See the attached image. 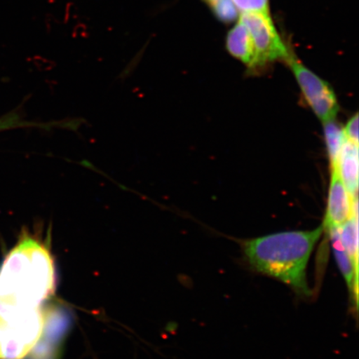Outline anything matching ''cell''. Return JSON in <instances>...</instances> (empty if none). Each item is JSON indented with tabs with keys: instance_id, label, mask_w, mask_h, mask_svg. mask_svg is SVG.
Wrapping results in <instances>:
<instances>
[{
	"instance_id": "5b68a950",
	"label": "cell",
	"mask_w": 359,
	"mask_h": 359,
	"mask_svg": "<svg viewBox=\"0 0 359 359\" xmlns=\"http://www.w3.org/2000/svg\"><path fill=\"white\" fill-rule=\"evenodd\" d=\"M287 64L291 67L308 104L323 123L334 121L339 106L334 90L325 81L305 67L294 55Z\"/></svg>"
},
{
	"instance_id": "6da1fadb",
	"label": "cell",
	"mask_w": 359,
	"mask_h": 359,
	"mask_svg": "<svg viewBox=\"0 0 359 359\" xmlns=\"http://www.w3.org/2000/svg\"><path fill=\"white\" fill-rule=\"evenodd\" d=\"M55 282L50 251L24 233L0 264V311L40 308L55 293Z\"/></svg>"
},
{
	"instance_id": "52a82bcc",
	"label": "cell",
	"mask_w": 359,
	"mask_h": 359,
	"mask_svg": "<svg viewBox=\"0 0 359 359\" xmlns=\"http://www.w3.org/2000/svg\"><path fill=\"white\" fill-rule=\"evenodd\" d=\"M336 168L350 196L358 198V145L345 138Z\"/></svg>"
},
{
	"instance_id": "2e32d148",
	"label": "cell",
	"mask_w": 359,
	"mask_h": 359,
	"mask_svg": "<svg viewBox=\"0 0 359 359\" xmlns=\"http://www.w3.org/2000/svg\"><path fill=\"white\" fill-rule=\"evenodd\" d=\"M205 1L206 3H208L210 4V6H213V4L215 3V2H217L218 0H205Z\"/></svg>"
},
{
	"instance_id": "9a60e30c",
	"label": "cell",
	"mask_w": 359,
	"mask_h": 359,
	"mask_svg": "<svg viewBox=\"0 0 359 359\" xmlns=\"http://www.w3.org/2000/svg\"><path fill=\"white\" fill-rule=\"evenodd\" d=\"M345 138L348 141L358 145V115L355 114L350 119L343 129Z\"/></svg>"
},
{
	"instance_id": "7a4b0ae2",
	"label": "cell",
	"mask_w": 359,
	"mask_h": 359,
	"mask_svg": "<svg viewBox=\"0 0 359 359\" xmlns=\"http://www.w3.org/2000/svg\"><path fill=\"white\" fill-rule=\"evenodd\" d=\"M323 233L322 226L312 231L279 232L245 241L242 246L247 262L255 271L307 296L311 294L308 264Z\"/></svg>"
},
{
	"instance_id": "5bb4252c",
	"label": "cell",
	"mask_w": 359,
	"mask_h": 359,
	"mask_svg": "<svg viewBox=\"0 0 359 359\" xmlns=\"http://www.w3.org/2000/svg\"><path fill=\"white\" fill-rule=\"evenodd\" d=\"M232 2L243 13H269V0H232Z\"/></svg>"
},
{
	"instance_id": "4fadbf2b",
	"label": "cell",
	"mask_w": 359,
	"mask_h": 359,
	"mask_svg": "<svg viewBox=\"0 0 359 359\" xmlns=\"http://www.w3.org/2000/svg\"><path fill=\"white\" fill-rule=\"evenodd\" d=\"M212 7L215 15L223 22H233L237 19L238 15H239L238 8L232 0H218Z\"/></svg>"
},
{
	"instance_id": "7c38bea8",
	"label": "cell",
	"mask_w": 359,
	"mask_h": 359,
	"mask_svg": "<svg viewBox=\"0 0 359 359\" xmlns=\"http://www.w3.org/2000/svg\"><path fill=\"white\" fill-rule=\"evenodd\" d=\"M324 124L327 151L330 156L331 168H336L345 141L343 128H341L334 121Z\"/></svg>"
},
{
	"instance_id": "8fae6325",
	"label": "cell",
	"mask_w": 359,
	"mask_h": 359,
	"mask_svg": "<svg viewBox=\"0 0 359 359\" xmlns=\"http://www.w3.org/2000/svg\"><path fill=\"white\" fill-rule=\"evenodd\" d=\"M358 215H353L339 229L341 243L358 275Z\"/></svg>"
},
{
	"instance_id": "30bf717a",
	"label": "cell",
	"mask_w": 359,
	"mask_h": 359,
	"mask_svg": "<svg viewBox=\"0 0 359 359\" xmlns=\"http://www.w3.org/2000/svg\"><path fill=\"white\" fill-rule=\"evenodd\" d=\"M77 127V122L75 119L62 121V122H52L48 123H37L28 122L22 118V114L19 111H13L0 118V132L6 131V130L22 128H39L45 130H50L52 128H65L69 130H75Z\"/></svg>"
},
{
	"instance_id": "8992f818",
	"label": "cell",
	"mask_w": 359,
	"mask_h": 359,
	"mask_svg": "<svg viewBox=\"0 0 359 359\" xmlns=\"http://www.w3.org/2000/svg\"><path fill=\"white\" fill-rule=\"evenodd\" d=\"M353 215H358V198L350 196L338 170L331 168V180L323 229L324 232L339 229Z\"/></svg>"
},
{
	"instance_id": "ba28073f",
	"label": "cell",
	"mask_w": 359,
	"mask_h": 359,
	"mask_svg": "<svg viewBox=\"0 0 359 359\" xmlns=\"http://www.w3.org/2000/svg\"><path fill=\"white\" fill-rule=\"evenodd\" d=\"M226 48L233 57L241 60L250 69H255V50L252 38L241 22L229 32Z\"/></svg>"
},
{
	"instance_id": "3957f363",
	"label": "cell",
	"mask_w": 359,
	"mask_h": 359,
	"mask_svg": "<svg viewBox=\"0 0 359 359\" xmlns=\"http://www.w3.org/2000/svg\"><path fill=\"white\" fill-rule=\"evenodd\" d=\"M47 321L41 307L0 311V359H25L39 342Z\"/></svg>"
},
{
	"instance_id": "9c48e42d",
	"label": "cell",
	"mask_w": 359,
	"mask_h": 359,
	"mask_svg": "<svg viewBox=\"0 0 359 359\" xmlns=\"http://www.w3.org/2000/svg\"><path fill=\"white\" fill-rule=\"evenodd\" d=\"M329 234L331 237L332 247H333L334 257L338 264L341 273L344 278L348 289L355 302V307L358 308V275L354 269L351 260L341 243L339 229L331 231Z\"/></svg>"
},
{
	"instance_id": "277c9868",
	"label": "cell",
	"mask_w": 359,
	"mask_h": 359,
	"mask_svg": "<svg viewBox=\"0 0 359 359\" xmlns=\"http://www.w3.org/2000/svg\"><path fill=\"white\" fill-rule=\"evenodd\" d=\"M240 22L252 38L255 50V69L268 62L287 60L292 53L278 34L269 13L245 12Z\"/></svg>"
}]
</instances>
